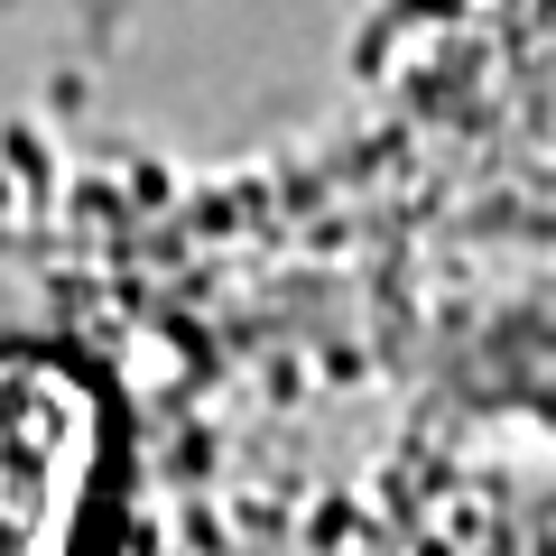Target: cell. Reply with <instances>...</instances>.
<instances>
[{"mask_svg":"<svg viewBox=\"0 0 556 556\" xmlns=\"http://www.w3.org/2000/svg\"><path fill=\"white\" fill-rule=\"evenodd\" d=\"M102 473V399L56 353H0V556H75Z\"/></svg>","mask_w":556,"mask_h":556,"instance_id":"1","label":"cell"}]
</instances>
